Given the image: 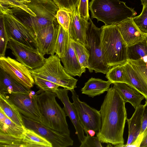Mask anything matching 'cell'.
Masks as SVG:
<instances>
[{"label":"cell","instance_id":"d6a6232c","mask_svg":"<svg viewBox=\"0 0 147 147\" xmlns=\"http://www.w3.org/2000/svg\"><path fill=\"white\" fill-rule=\"evenodd\" d=\"M32 76L34 84L43 91L55 93L60 86L58 84L45 79L36 76Z\"/></svg>","mask_w":147,"mask_h":147},{"label":"cell","instance_id":"3957f363","mask_svg":"<svg viewBox=\"0 0 147 147\" xmlns=\"http://www.w3.org/2000/svg\"><path fill=\"white\" fill-rule=\"evenodd\" d=\"M38 105L42 115L41 123L61 134L70 136L63 109L57 102L55 92L40 89L37 92Z\"/></svg>","mask_w":147,"mask_h":147},{"label":"cell","instance_id":"e0dca14e","mask_svg":"<svg viewBox=\"0 0 147 147\" xmlns=\"http://www.w3.org/2000/svg\"><path fill=\"white\" fill-rule=\"evenodd\" d=\"M132 18L115 24L128 47L147 39L146 34L142 32L137 27Z\"/></svg>","mask_w":147,"mask_h":147},{"label":"cell","instance_id":"5bb4252c","mask_svg":"<svg viewBox=\"0 0 147 147\" xmlns=\"http://www.w3.org/2000/svg\"><path fill=\"white\" fill-rule=\"evenodd\" d=\"M59 25L57 20L37 33L36 41L37 48L43 55H53L55 53V46Z\"/></svg>","mask_w":147,"mask_h":147},{"label":"cell","instance_id":"44dd1931","mask_svg":"<svg viewBox=\"0 0 147 147\" xmlns=\"http://www.w3.org/2000/svg\"><path fill=\"white\" fill-rule=\"evenodd\" d=\"M120 94L126 102H129L135 109L141 105L144 96L136 89L123 83H113Z\"/></svg>","mask_w":147,"mask_h":147},{"label":"cell","instance_id":"74e56055","mask_svg":"<svg viewBox=\"0 0 147 147\" xmlns=\"http://www.w3.org/2000/svg\"><path fill=\"white\" fill-rule=\"evenodd\" d=\"M80 147H102L101 142L98 138L91 136L89 134L86 135L84 141L81 143Z\"/></svg>","mask_w":147,"mask_h":147},{"label":"cell","instance_id":"f546056e","mask_svg":"<svg viewBox=\"0 0 147 147\" xmlns=\"http://www.w3.org/2000/svg\"><path fill=\"white\" fill-rule=\"evenodd\" d=\"M71 40L76 56L85 73L86 68L88 69L89 67L88 60L90 56L89 51L83 45Z\"/></svg>","mask_w":147,"mask_h":147},{"label":"cell","instance_id":"7a4b0ae2","mask_svg":"<svg viewBox=\"0 0 147 147\" xmlns=\"http://www.w3.org/2000/svg\"><path fill=\"white\" fill-rule=\"evenodd\" d=\"M101 47L104 63L109 68L128 60V46L115 24L101 28Z\"/></svg>","mask_w":147,"mask_h":147},{"label":"cell","instance_id":"4dcf8cb0","mask_svg":"<svg viewBox=\"0 0 147 147\" xmlns=\"http://www.w3.org/2000/svg\"><path fill=\"white\" fill-rule=\"evenodd\" d=\"M0 147H27L23 138L0 133Z\"/></svg>","mask_w":147,"mask_h":147},{"label":"cell","instance_id":"d590c367","mask_svg":"<svg viewBox=\"0 0 147 147\" xmlns=\"http://www.w3.org/2000/svg\"><path fill=\"white\" fill-rule=\"evenodd\" d=\"M56 18L59 24L64 29L68 30L71 21L70 11L59 9L57 12Z\"/></svg>","mask_w":147,"mask_h":147},{"label":"cell","instance_id":"e575fe53","mask_svg":"<svg viewBox=\"0 0 147 147\" xmlns=\"http://www.w3.org/2000/svg\"><path fill=\"white\" fill-rule=\"evenodd\" d=\"M0 18V57H3L5 56L9 39L5 29L3 17L1 15Z\"/></svg>","mask_w":147,"mask_h":147},{"label":"cell","instance_id":"277c9868","mask_svg":"<svg viewBox=\"0 0 147 147\" xmlns=\"http://www.w3.org/2000/svg\"><path fill=\"white\" fill-rule=\"evenodd\" d=\"M91 17L105 26L119 23L136 14L134 9L119 0H92L88 5Z\"/></svg>","mask_w":147,"mask_h":147},{"label":"cell","instance_id":"ba28073f","mask_svg":"<svg viewBox=\"0 0 147 147\" xmlns=\"http://www.w3.org/2000/svg\"><path fill=\"white\" fill-rule=\"evenodd\" d=\"M86 31V38L89 47L88 49L90 56L88 69L90 73L106 74L109 68L104 64L101 47V29L97 27L89 18Z\"/></svg>","mask_w":147,"mask_h":147},{"label":"cell","instance_id":"ac0fdd59","mask_svg":"<svg viewBox=\"0 0 147 147\" xmlns=\"http://www.w3.org/2000/svg\"><path fill=\"white\" fill-rule=\"evenodd\" d=\"M60 59L65 71L70 76L80 77L84 73L76 55L71 38L68 50L65 55Z\"/></svg>","mask_w":147,"mask_h":147},{"label":"cell","instance_id":"60d3db41","mask_svg":"<svg viewBox=\"0 0 147 147\" xmlns=\"http://www.w3.org/2000/svg\"><path fill=\"white\" fill-rule=\"evenodd\" d=\"M147 127V100H146L145 104L144 105V109L142 116V129L140 134L143 133Z\"/></svg>","mask_w":147,"mask_h":147},{"label":"cell","instance_id":"b9f144b4","mask_svg":"<svg viewBox=\"0 0 147 147\" xmlns=\"http://www.w3.org/2000/svg\"><path fill=\"white\" fill-rule=\"evenodd\" d=\"M143 133L140 134L136 140L133 142L128 145L125 146V147H140V146L142 140Z\"/></svg>","mask_w":147,"mask_h":147},{"label":"cell","instance_id":"9a60e30c","mask_svg":"<svg viewBox=\"0 0 147 147\" xmlns=\"http://www.w3.org/2000/svg\"><path fill=\"white\" fill-rule=\"evenodd\" d=\"M69 11L71 21L68 31L70 37L73 40L83 45L88 49L89 46L86 33L88 25V21L80 16L77 8L72 9Z\"/></svg>","mask_w":147,"mask_h":147},{"label":"cell","instance_id":"6da1fadb","mask_svg":"<svg viewBox=\"0 0 147 147\" xmlns=\"http://www.w3.org/2000/svg\"><path fill=\"white\" fill-rule=\"evenodd\" d=\"M126 103L115 86L109 88L99 111L101 126L96 136L101 143L122 147L127 118Z\"/></svg>","mask_w":147,"mask_h":147},{"label":"cell","instance_id":"30bf717a","mask_svg":"<svg viewBox=\"0 0 147 147\" xmlns=\"http://www.w3.org/2000/svg\"><path fill=\"white\" fill-rule=\"evenodd\" d=\"M7 48L10 49L16 60L30 69L33 70L42 66L46 58L38 48L31 47L9 39Z\"/></svg>","mask_w":147,"mask_h":147},{"label":"cell","instance_id":"7dc6e473","mask_svg":"<svg viewBox=\"0 0 147 147\" xmlns=\"http://www.w3.org/2000/svg\"><path fill=\"white\" fill-rule=\"evenodd\" d=\"M146 34V37L147 38V33Z\"/></svg>","mask_w":147,"mask_h":147},{"label":"cell","instance_id":"f1b7e54d","mask_svg":"<svg viewBox=\"0 0 147 147\" xmlns=\"http://www.w3.org/2000/svg\"><path fill=\"white\" fill-rule=\"evenodd\" d=\"M26 128L18 126L7 117L3 122L0 121V133L23 138Z\"/></svg>","mask_w":147,"mask_h":147},{"label":"cell","instance_id":"5b68a950","mask_svg":"<svg viewBox=\"0 0 147 147\" xmlns=\"http://www.w3.org/2000/svg\"><path fill=\"white\" fill-rule=\"evenodd\" d=\"M56 54L51 55L46 59L40 67L30 69L32 76L40 77L53 82L63 88L71 91L77 87L78 80L67 74Z\"/></svg>","mask_w":147,"mask_h":147},{"label":"cell","instance_id":"ffe728a7","mask_svg":"<svg viewBox=\"0 0 147 147\" xmlns=\"http://www.w3.org/2000/svg\"><path fill=\"white\" fill-rule=\"evenodd\" d=\"M132 86L143 95L147 100V80L136 69L134 68L129 61L123 65Z\"/></svg>","mask_w":147,"mask_h":147},{"label":"cell","instance_id":"1f68e13d","mask_svg":"<svg viewBox=\"0 0 147 147\" xmlns=\"http://www.w3.org/2000/svg\"><path fill=\"white\" fill-rule=\"evenodd\" d=\"M30 1V0H0L1 5L9 8L19 7L28 12L31 15L28 16V19L36 16L35 14L26 5Z\"/></svg>","mask_w":147,"mask_h":147},{"label":"cell","instance_id":"7bdbcfd3","mask_svg":"<svg viewBox=\"0 0 147 147\" xmlns=\"http://www.w3.org/2000/svg\"><path fill=\"white\" fill-rule=\"evenodd\" d=\"M140 147H147V127L143 133V136Z\"/></svg>","mask_w":147,"mask_h":147},{"label":"cell","instance_id":"d6986e66","mask_svg":"<svg viewBox=\"0 0 147 147\" xmlns=\"http://www.w3.org/2000/svg\"><path fill=\"white\" fill-rule=\"evenodd\" d=\"M144 105H140L135 109L131 117L127 118L128 127V136L127 144L122 146L125 147L135 140L140 134L142 126V119Z\"/></svg>","mask_w":147,"mask_h":147},{"label":"cell","instance_id":"7c38bea8","mask_svg":"<svg viewBox=\"0 0 147 147\" xmlns=\"http://www.w3.org/2000/svg\"><path fill=\"white\" fill-rule=\"evenodd\" d=\"M22 115L25 127L45 138L51 144L52 147H67L73 145V141L69 135L61 134L47 127L39 121Z\"/></svg>","mask_w":147,"mask_h":147},{"label":"cell","instance_id":"2e32d148","mask_svg":"<svg viewBox=\"0 0 147 147\" xmlns=\"http://www.w3.org/2000/svg\"><path fill=\"white\" fill-rule=\"evenodd\" d=\"M68 90L58 88L55 92L57 97L64 105L63 108L66 116H68L74 126L79 141L82 142L85 139L84 131L80 123L76 109L69 100L68 95Z\"/></svg>","mask_w":147,"mask_h":147},{"label":"cell","instance_id":"484cf974","mask_svg":"<svg viewBox=\"0 0 147 147\" xmlns=\"http://www.w3.org/2000/svg\"><path fill=\"white\" fill-rule=\"evenodd\" d=\"M128 59H141L147 67V39L128 47Z\"/></svg>","mask_w":147,"mask_h":147},{"label":"cell","instance_id":"bcb514c9","mask_svg":"<svg viewBox=\"0 0 147 147\" xmlns=\"http://www.w3.org/2000/svg\"><path fill=\"white\" fill-rule=\"evenodd\" d=\"M142 4L143 5H147V0H140Z\"/></svg>","mask_w":147,"mask_h":147},{"label":"cell","instance_id":"d4e9b609","mask_svg":"<svg viewBox=\"0 0 147 147\" xmlns=\"http://www.w3.org/2000/svg\"><path fill=\"white\" fill-rule=\"evenodd\" d=\"M70 38L68 30L64 29L60 24L55 44V53L61 58L67 52L70 44Z\"/></svg>","mask_w":147,"mask_h":147},{"label":"cell","instance_id":"7402d4cb","mask_svg":"<svg viewBox=\"0 0 147 147\" xmlns=\"http://www.w3.org/2000/svg\"><path fill=\"white\" fill-rule=\"evenodd\" d=\"M112 83L109 80L105 81L92 77L85 83L81 89L82 93L93 98L107 91Z\"/></svg>","mask_w":147,"mask_h":147},{"label":"cell","instance_id":"ab89813d","mask_svg":"<svg viewBox=\"0 0 147 147\" xmlns=\"http://www.w3.org/2000/svg\"><path fill=\"white\" fill-rule=\"evenodd\" d=\"M132 66L137 70L147 80V67L141 59L136 60L128 59Z\"/></svg>","mask_w":147,"mask_h":147},{"label":"cell","instance_id":"ee69618b","mask_svg":"<svg viewBox=\"0 0 147 147\" xmlns=\"http://www.w3.org/2000/svg\"><path fill=\"white\" fill-rule=\"evenodd\" d=\"M7 117L3 111L0 109V121L3 122Z\"/></svg>","mask_w":147,"mask_h":147},{"label":"cell","instance_id":"4fadbf2b","mask_svg":"<svg viewBox=\"0 0 147 147\" xmlns=\"http://www.w3.org/2000/svg\"><path fill=\"white\" fill-rule=\"evenodd\" d=\"M0 68L28 89L33 86L34 80L30 69L17 60L9 57H0Z\"/></svg>","mask_w":147,"mask_h":147},{"label":"cell","instance_id":"4316f807","mask_svg":"<svg viewBox=\"0 0 147 147\" xmlns=\"http://www.w3.org/2000/svg\"><path fill=\"white\" fill-rule=\"evenodd\" d=\"M105 77L113 84L116 82L125 83L132 88L129 77L123 65L114 66L109 69L106 74Z\"/></svg>","mask_w":147,"mask_h":147},{"label":"cell","instance_id":"f6af8a7d","mask_svg":"<svg viewBox=\"0 0 147 147\" xmlns=\"http://www.w3.org/2000/svg\"><path fill=\"white\" fill-rule=\"evenodd\" d=\"M87 131L88 134L91 136H94L96 134L95 131L92 129H89Z\"/></svg>","mask_w":147,"mask_h":147},{"label":"cell","instance_id":"f35d334b","mask_svg":"<svg viewBox=\"0 0 147 147\" xmlns=\"http://www.w3.org/2000/svg\"><path fill=\"white\" fill-rule=\"evenodd\" d=\"M88 9V0H80L77 8L78 12L81 18L87 21L89 18Z\"/></svg>","mask_w":147,"mask_h":147},{"label":"cell","instance_id":"83f0119b","mask_svg":"<svg viewBox=\"0 0 147 147\" xmlns=\"http://www.w3.org/2000/svg\"><path fill=\"white\" fill-rule=\"evenodd\" d=\"M23 139L27 147H52L51 144L45 138L26 128Z\"/></svg>","mask_w":147,"mask_h":147},{"label":"cell","instance_id":"603a6c76","mask_svg":"<svg viewBox=\"0 0 147 147\" xmlns=\"http://www.w3.org/2000/svg\"><path fill=\"white\" fill-rule=\"evenodd\" d=\"M30 91L19 84L0 68V95Z\"/></svg>","mask_w":147,"mask_h":147},{"label":"cell","instance_id":"8fae6325","mask_svg":"<svg viewBox=\"0 0 147 147\" xmlns=\"http://www.w3.org/2000/svg\"><path fill=\"white\" fill-rule=\"evenodd\" d=\"M70 91L72 94L73 104L76 109L80 122L84 131L86 135L89 134L87 131L91 129L97 134L99 132L101 126L100 111L81 101L74 90Z\"/></svg>","mask_w":147,"mask_h":147},{"label":"cell","instance_id":"836d02e7","mask_svg":"<svg viewBox=\"0 0 147 147\" xmlns=\"http://www.w3.org/2000/svg\"><path fill=\"white\" fill-rule=\"evenodd\" d=\"M132 18L134 23L139 29L143 33H147V5H143V9L141 14Z\"/></svg>","mask_w":147,"mask_h":147},{"label":"cell","instance_id":"9c48e42d","mask_svg":"<svg viewBox=\"0 0 147 147\" xmlns=\"http://www.w3.org/2000/svg\"><path fill=\"white\" fill-rule=\"evenodd\" d=\"M30 90L27 92H11L3 95L24 116L41 123L42 115L36 94Z\"/></svg>","mask_w":147,"mask_h":147},{"label":"cell","instance_id":"8992f818","mask_svg":"<svg viewBox=\"0 0 147 147\" xmlns=\"http://www.w3.org/2000/svg\"><path fill=\"white\" fill-rule=\"evenodd\" d=\"M26 4L35 14L24 23L36 36L40 30L57 20L56 16L59 8L53 0H30Z\"/></svg>","mask_w":147,"mask_h":147},{"label":"cell","instance_id":"8d00e7d4","mask_svg":"<svg viewBox=\"0 0 147 147\" xmlns=\"http://www.w3.org/2000/svg\"><path fill=\"white\" fill-rule=\"evenodd\" d=\"M59 9L69 11L72 9L77 8L80 0H53Z\"/></svg>","mask_w":147,"mask_h":147},{"label":"cell","instance_id":"cb8c5ba5","mask_svg":"<svg viewBox=\"0 0 147 147\" xmlns=\"http://www.w3.org/2000/svg\"><path fill=\"white\" fill-rule=\"evenodd\" d=\"M0 109L16 124L25 128L22 114L14 105L3 95H0Z\"/></svg>","mask_w":147,"mask_h":147},{"label":"cell","instance_id":"52a82bcc","mask_svg":"<svg viewBox=\"0 0 147 147\" xmlns=\"http://www.w3.org/2000/svg\"><path fill=\"white\" fill-rule=\"evenodd\" d=\"M0 15L9 38L31 47L37 48L36 36L18 18L10 8L0 5Z\"/></svg>","mask_w":147,"mask_h":147}]
</instances>
